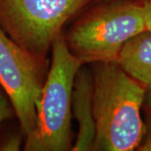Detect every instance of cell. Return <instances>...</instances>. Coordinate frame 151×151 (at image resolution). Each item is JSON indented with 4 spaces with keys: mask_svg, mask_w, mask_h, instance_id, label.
Segmentation results:
<instances>
[{
    "mask_svg": "<svg viewBox=\"0 0 151 151\" xmlns=\"http://www.w3.org/2000/svg\"><path fill=\"white\" fill-rule=\"evenodd\" d=\"M142 115L145 126V134L137 150L151 151V81L145 87Z\"/></svg>",
    "mask_w": 151,
    "mask_h": 151,
    "instance_id": "obj_9",
    "label": "cell"
},
{
    "mask_svg": "<svg viewBox=\"0 0 151 151\" xmlns=\"http://www.w3.org/2000/svg\"><path fill=\"white\" fill-rule=\"evenodd\" d=\"M50 61L39 60L11 39L0 26V85L10 99L26 137L36 122V103Z\"/></svg>",
    "mask_w": 151,
    "mask_h": 151,
    "instance_id": "obj_5",
    "label": "cell"
},
{
    "mask_svg": "<svg viewBox=\"0 0 151 151\" xmlns=\"http://www.w3.org/2000/svg\"><path fill=\"white\" fill-rule=\"evenodd\" d=\"M117 62L145 86L151 81V31L145 30L125 44Z\"/></svg>",
    "mask_w": 151,
    "mask_h": 151,
    "instance_id": "obj_7",
    "label": "cell"
},
{
    "mask_svg": "<svg viewBox=\"0 0 151 151\" xmlns=\"http://www.w3.org/2000/svg\"><path fill=\"white\" fill-rule=\"evenodd\" d=\"M145 30L143 11L134 0H104L81 11L63 36L70 53L92 65L117 61L125 44Z\"/></svg>",
    "mask_w": 151,
    "mask_h": 151,
    "instance_id": "obj_2",
    "label": "cell"
},
{
    "mask_svg": "<svg viewBox=\"0 0 151 151\" xmlns=\"http://www.w3.org/2000/svg\"><path fill=\"white\" fill-rule=\"evenodd\" d=\"M14 119L0 124V151H19L24 147L25 137Z\"/></svg>",
    "mask_w": 151,
    "mask_h": 151,
    "instance_id": "obj_8",
    "label": "cell"
},
{
    "mask_svg": "<svg viewBox=\"0 0 151 151\" xmlns=\"http://www.w3.org/2000/svg\"><path fill=\"white\" fill-rule=\"evenodd\" d=\"M48 73L36 103V122L25 137V151L72 150L71 97L82 64L70 53L63 34L51 48Z\"/></svg>",
    "mask_w": 151,
    "mask_h": 151,
    "instance_id": "obj_3",
    "label": "cell"
},
{
    "mask_svg": "<svg viewBox=\"0 0 151 151\" xmlns=\"http://www.w3.org/2000/svg\"><path fill=\"white\" fill-rule=\"evenodd\" d=\"M97 0H0V26L22 48L49 60L65 24Z\"/></svg>",
    "mask_w": 151,
    "mask_h": 151,
    "instance_id": "obj_4",
    "label": "cell"
},
{
    "mask_svg": "<svg viewBox=\"0 0 151 151\" xmlns=\"http://www.w3.org/2000/svg\"><path fill=\"white\" fill-rule=\"evenodd\" d=\"M90 65L96 122L93 151L137 150L145 134L142 115L145 86L117 61Z\"/></svg>",
    "mask_w": 151,
    "mask_h": 151,
    "instance_id": "obj_1",
    "label": "cell"
},
{
    "mask_svg": "<svg viewBox=\"0 0 151 151\" xmlns=\"http://www.w3.org/2000/svg\"><path fill=\"white\" fill-rule=\"evenodd\" d=\"M72 118L77 134L71 151H93L96 122L93 110V76L91 67L82 65L76 72L71 97Z\"/></svg>",
    "mask_w": 151,
    "mask_h": 151,
    "instance_id": "obj_6",
    "label": "cell"
},
{
    "mask_svg": "<svg viewBox=\"0 0 151 151\" xmlns=\"http://www.w3.org/2000/svg\"><path fill=\"white\" fill-rule=\"evenodd\" d=\"M98 1H104V0H97L96 2H98Z\"/></svg>",
    "mask_w": 151,
    "mask_h": 151,
    "instance_id": "obj_12",
    "label": "cell"
},
{
    "mask_svg": "<svg viewBox=\"0 0 151 151\" xmlns=\"http://www.w3.org/2000/svg\"><path fill=\"white\" fill-rule=\"evenodd\" d=\"M14 119H16L14 107L9 96L0 85V124Z\"/></svg>",
    "mask_w": 151,
    "mask_h": 151,
    "instance_id": "obj_10",
    "label": "cell"
},
{
    "mask_svg": "<svg viewBox=\"0 0 151 151\" xmlns=\"http://www.w3.org/2000/svg\"><path fill=\"white\" fill-rule=\"evenodd\" d=\"M141 8L144 14L146 30L151 31V0H134Z\"/></svg>",
    "mask_w": 151,
    "mask_h": 151,
    "instance_id": "obj_11",
    "label": "cell"
}]
</instances>
